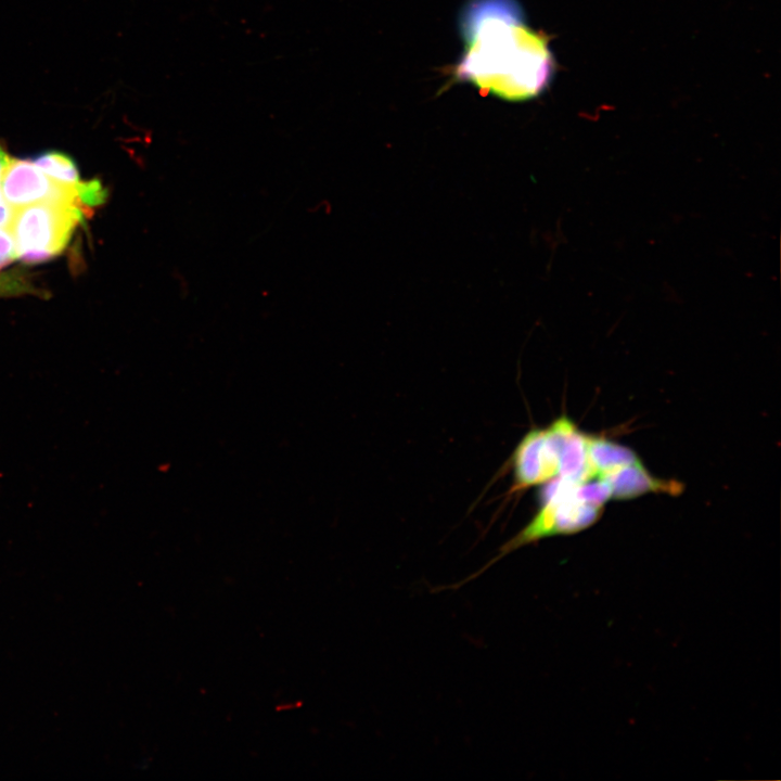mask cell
I'll return each instance as SVG.
<instances>
[{
	"label": "cell",
	"instance_id": "cell-1",
	"mask_svg": "<svg viewBox=\"0 0 781 781\" xmlns=\"http://www.w3.org/2000/svg\"><path fill=\"white\" fill-rule=\"evenodd\" d=\"M460 26L458 79L508 101L532 99L548 86L554 61L547 37L525 24L515 0H471Z\"/></svg>",
	"mask_w": 781,
	"mask_h": 781
},
{
	"label": "cell",
	"instance_id": "cell-2",
	"mask_svg": "<svg viewBox=\"0 0 781 781\" xmlns=\"http://www.w3.org/2000/svg\"><path fill=\"white\" fill-rule=\"evenodd\" d=\"M561 477L546 482L540 491V508L532 521L501 546L497 555L476 573L461 581L469 582L509 553L541 539L572 535L592 526L602 514V507L587 503L576 494V485Z\"/></svg>",
	"mask_w": 781,
	"mask_h": 781
},
{
	"label": "cell",
	"instance_id": "cell-3",
	"mask_svg": "<svg viewBox=\"0 0 781 781\" xmlns=\"http://www.w3.org/2000/svg\"><path fill=\"white\" fill-rule=\"evenodd\" d=\"M89 209L73 203L42 202L12 209L7 227L15 257L38 264L60 255Z\"/></svg>",
	"mask_w": 781,
	"mask_h": 781
},
{
	"label": "cell",
	"instance_id": "cell-4",
	"mask_svg": "<svg viewBox=\"0 0 781 781\" xmlns=\"http://www.w3.org/2000/svg\"><path fill=\"white\" fill-rule=\"evenodd\" d=\"M0 193L11 209L42 202L73 203L91 209L106 200V191L98 180L66 184L47 175L33 161L13 157L2 172Z\"/></svg>",
	"mask_w": 781,
	"mask_h": 781
},
{
	"label": "cell",
	"instance_id": "cell-5",
	"mask_svg": "<svg viewBox=\"0 0 781 781\" xmlns=\"http://www.w3.org/2000/svg\"><path fill=\"white\" fill-rule=\"evenodd\" d=\"M514 489L542 485L558 475V448L548 428L530 430L512 456Z\"/></svg>",
	"mask_w": 781,
	"mask_h": 781
},
{
	"label": "cell",
	"instance_id": "cell-6",
	"mask_svg": "<svg viewBox=\"0 0 781 781\" xmlns=\"http://www.w3.org/2000/svg\"><path fill=\"white\" fill-rule=\"evenodd\" d=\"M547 428L558 448L556 476L574 483L596 478L588 457V435L566 415L558 418Z\"/></svg>",
	"mask_w": 781,
	"mask_h": 781
},
{
	"label": "cell",
	"instance_id": "cell-7",
	"mask_svg": "<svg viewBox=\"0 0 781 781\" xmlns=\"http://www.w3.org/2000/svg\"><path fill=\"white\" fill-rule=\"evenodd\" d=\"M612 490L611 499H632L649 492L678 495L682 485L676 481L657 478L650 474L641 461L623 466L601 477Z\"/></svg>",
	"mask_w": 781,
	"mask_h": 781
},
{
	"label": "cell",
	"instance_id": "cell-8",
	"mask_svg": "<svg viewBox=\"0 0 781 781\" xmlns=\"http://www.w3.org/2000/svg\"><path fill=\"white\" fill-rule=\"evenodd\" d=\"M587 445L596 478L640 461L632 449L603 437L588 435Z\"/></svg>",
	"mask_w": 781,
	"mask_h": 781
},
{
	"label": "cell",
	"instance_id": "cell-9",
	"mask_svg": "<svg viewBox=\"0 0 781 781\" xmlns=\"http://www.w3.org/2000/svg\"><path fill=\"white\" fill-rule=\"evenodd\" d=\"M31 161L47 175L60 182L72 185L81 182L76 164L62 152H46Z\"/></svg>",
	"mask_w": 781,
	"mask_h": 781
},
{
	"label": "cell",
	"instance_id": "cell-10",
	"mask_svg": "<svg viewBox=\"0 0 781 781\" xmlns=\"http://www.w3.org/2000/svg\"><path fill=\"white\" fill-rule=\"evenodd\" d=\"M42 295V290L36 287L26 272L11 270L0 273V297L21 295Z\"/></svg>",
	"mask_w": 781,
	"mask_h": 781
},
{
	"label": "cell",
	"instance_id": "cell-11",
	"mask_svg": "<svg viewBox=\"0 0 781 781\" xmlns=\"http://www.w3.org/2000/svg\"><path fill=\"white\" fill-rule=\"evenodd\" d=\"M13 259H16L13 240L7 229H0V269Z\"/></svg>",
	"mask_w": 781,
	"mask_h": 781
},
{
	"label": "cell",
	"instance_id": "cell-12",
	"mask_svg": "<svg viewBox=\"0 0 781 781\" xmlns=\"http://www.w3.org/2000/svg\"><path fill=\"white\" fill-rule=\"evenodd\" d=\"M12 215V209L3 202H0V229H7L10 218Z\"/></svg>",
	"mask_w": 781,
	"mask_h": 781
},
{
	"label": "cell",
	"instance_id": "cell-13",
	"mask_svg": "<svg viewBox=\"0 0 781 781\" xmlns=\"http://www.w3.org/2000/svg\"><path fill=\"white\" fill-rule=\"evenodd\" d=\"M10 159H11V157L8 153L5 145H3L2 142H0V181H1L2 172H3L7 164L10 162ZM1 201H3V200H2L1 193H0V202Z\"/></svg>",
	"mask_w": 781,
	"mask_h": 781
}]
</instances>
